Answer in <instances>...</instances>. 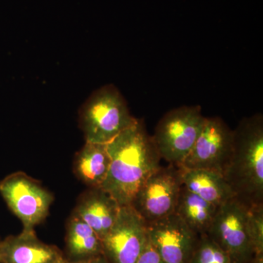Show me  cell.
<instances>
[{"label": "cell", "mask_w": 263, "mask_h": 263, "mask_svg": "<svg viewBox=\"0 0 263 263\" xmlns=\"http://www.w3.org/2000/svg\"><path fill=\"white\" fill-rule=\"evenodd\" d=\"M180 169L183 186L205 201L219 207L235 197L222 174L209 170Z\"/></svg>", "instance_id": "cell-15"}, {"label": "cell", "mask_w": 263, "mask_h": 263, "mask_svg": "<svg viewBox=\"0 0 263 263\" xmlns=\"http://www.w3.org/2000/svg\"><path fill=\"white\" fill-rule=\"evenodd\" d=\"M64 254L70 262H83L103 255V240L74 213L67 219Z\"/></svg>", "instance_id": "cell-13"}, {"label": "cell", "mask_w": 263, "mask_h": 263, "mask_svg": "<svg viewBox=\"0 0 263 263\" xmlns=\"http://www.w3.org/2000/svg\"><path fill=\"white\" fill-rule=\"evenodd\" d=\"M217 209L183 185L174 213L190 229L197 235H201L209 231Z\"/></svg>", "instance_id": "cell-16"}, {"label": "cell", "mask_w": 263, "mask_h": 263, "mask_svg": "<svg viewBox=\"0 0 263 263\" xmlns=\"http://www.w3.org/2000/svg\"><path fill=\"white\" fill-rule=\"evenodd\" d=\"M102 240L103 255L109 263H137L148 240L146 221L132 205L122 206Z\"/></svg>", "instance_id": "cell-9"}, {"label": "cell", "mask_w": 263, "mask_h": 263, "mask_svg": "<svg viewBox=\"0 0 263 263\" xmlns=\"http://www.w3.org/2000/svg\"><path fill=\"white\" fill-rule=\"evenodd\" d=\"M0 263H69L65 254L54 245L39 239L34 230H22L0 243Z\"/></svg>", "instance_id": "cell-11"}, {"label": "cell", "mask_w": 263, "mask_h": 263, "mask_svg": "<svg viewBox=\"0 0 263 263\" xmlns=\"http://www.w3.org/2000/svg\"><path fill=\"white\" fill-rule=\"evenodd\" d=\"M183 186L180 167L160 166L143 183L131 205L146 224L175 212Z\"/></svg>", "instance_id": "cell-7"}, {"label": "cell", "mask_w": 263, "mask_h": 263, "mask_svg": "<svg viewBox=\"0 0 263 263\" xmlns=\"http://www.w3.org/2000/svg\"><path fill=\"white\" fill-rule=\"evenodd\" d=\"M148 241L165 263H189L199 235L176 213L146 224Z\"/></svg>", "instance_id": "cell-10"}, {"label": "cell", "mask_w": 263, "mask_h": 263, "mask_svg": "<svg viewBox=\"0 0 263 263\" xmlns=\"http://www.w3.org/2000/svg\"><path fill=\"white\" fill-rule=\"evenodd\" d=\"M252 263H263V253L256 254Z\"/></svg>", "instance_id": "cell-21"}, {"label": "cell", "mask_w": 263, "mask_h": 263, "mask_svg": "<svg viewBox=\"0 0 263 263\" xmlns=\"http://www.w3.org/2000/svg\"><path fill=\"white\" fill-rule=\"evenodd\" d=\"M247 206L263 204V115L243 118L233 129V151L223 174Z\"/></svg>", "instance_id": "cell-2"}, {"label": "cell", "mask_w": 263, "mask_h": 263, "mask_svg": "<svg viewBox=\"0 0 263 263\" xmlns=\"http://www.w3.org/2000/svg\"><path fill=\"white\" fill-rule=\"evenodd\" d=\"M205 119L200 105H183L164 114L152 136L161 159L179 167L193 148Z\"/></svg>", "instance_id": "cell-4"}, {"label": "cell", "mask_w": 263, "mask_h": 263, "mask_svg": "<svg viewBox=\"0 0 263 263\" xmlns=\"http://www.w3.org/2000/svg\"><path fill=\"white\" fill-rule=\"evenodd\" d=\"M110 158L107 144L86 142L74 157V174L88 188H100L108 176Z\"/></svg>", "instance_id": "cell-14"}, {"label": "cell", "mask_w": 263, "mask_h": 263, "mask_svg": "<svg viewBox=\"0 0 263 263\" xmlns=\"http://www.w3.org/2000/svg\"><path fill=\"white\" fill-rule=\"evenodd\" d=\"M137 263H165L163 259L161 258L160 254L152 247L149 241L147 240L145 248L138 258Z\"/></svg>", "instance_id": "cell-19"}, {"label": "cell", "mask_w": 263, "mask_h": 263, "mask_svg": "<svg viewBox=\"0 0 263 263\" xmlns=\"http://www.w3.org/2000/svg\"><path fill=\"white\" fill-rule=\"evenodd\" d=\"M247 228L255 254L263 253V204L249 207Z\"/></svg>", "instance_id": "cell-18"}, {"label": "cell", "mask_w": 263, "mask_h": 263, "mask_svg": "<svg viewBox=\"0 0 263 263\" xmlns=\"http://www.w3.org/2000/svg\"><path fill=\"white\" fill-rule=\"evenodd\" d=\"M249 206L237 197L218 207L207 234L233 263H252L255 250L247 228Z\"/></svg>", "instance_id": "cell-6"}, {"label": "cell", "mask_w": 263, "mask_h": 263, "mask_svg": "<svg viewBox=\"0 0 263 263\" xmlns=\"http://www.w3.org/2000/svg\"><path fill=\"white\" fill-rule=\"evenodd\" d=\"M0 195L23 230H33L49 214L54 196L37 180L23 172L8 175L0 181Z\"/></svg>", "instance_id": "cell-5"}, {"label": "cell", "mask_w": 263, "mask_h": 263, "mask_svg": "<svg viewBox=\"0 0 263 263\" xmlns=\"http://www.w3.org/2000/svg\"><path fill=\"white\" fill-rule=\"evenodd\" d=\"M107 148L110 168L100 188L121 206L131 205L143 183L160 167L162 159L141 119L107 143Z\"/></svg>", "instance_id": "cell-1"}, {"label": "cell", "mask_w": 263, "mask_h": 263, "mask_svg": "<svg viewBox=\"0 0 263 263\" xmlns=\"http://www.w3.org/2000/svg\"><path fill=\"white\" fill-rule=\"evenodd\" d=\"M233 130L219 117H206L197 141L179 167L224 174L233 151Z\"/></svg>", "instance_id": "cell-8"}, {"label": "cell", "mask_w": 263, "mask_h": 263, "mask_svg": "<svg viewBox=\"0 0 263 263\" xmlns=\"http://www.w3.org/2000/svg\"><path fill=\"white\" fill-rule=\"evenodd\" d=\"M189 263H233L229 255L207 233L199 235Z\"/></svg>", "instance_id": "cell-17"}, {"label": "cell", "mask_w": 263, "mask_h": 263, "mask_svg": "<svg viewBox=\"0 0 263 263\" xmlns=\"http://www.w3.org/2000/svg\"><path fill=\"white\" fill-rule=\"evenodd\" d=\"M121 205L102 188H88L81 194L74 214L95 230L102 240L117 220Z\"/></svg>", "instance_id": "cell-12"}, {"label": "cell", "mask_w": 263, "mask_h": 263, "mask_svg": "<svg viewBox=\"0 0 263 263\" xmlns=\"http://www.w3.org/2000/svg\"><path fill=\"white\" fill-rule=\"evenodd\" d=\"M1 240H0V243H1Z\"/></svg>", "instance_id": "cell-22"}, {"label": "cell", "mask_w": 263, "mask_h": 263, "mask_svg": "<svg viewBox=\"0 0 263 263\" xmlns=\"http://www.w3.org/2000/svg\"><path fill=\"white\" fill-rule=\"evenodd\" d=\"M69 263H109L104 255L100 256V257H95V258L89 259V260L83 261L79 262H70Z\"/></svg>", "instance_id": "cell-20"}, {"label": "cell", "mask_w": 263, "mask_h": 263, "mask_svg": "<svg viewBox=\"0 0 263 263\" xmlns=\"http://www.w3.org/2000/svg\"><path fill=\"white\" fill-rule=\"evenodd\" d=\"M138 121L114 84L95 90L79 110V125L86 142L107 144Z\"/></svg>", "instance_id": "cell-3"}]
</instances>
